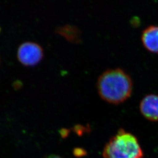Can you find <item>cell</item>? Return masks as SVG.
<instances>
[{"mask_svg":"<svg viewBox=\"0 0 158 158\" xmlns=\"http://www.w3.org/2000/svg\"><path fill=\"white\" fill-rule=\"evenodd\" d=\"M18 58L25 66H34L41 60L43 57L42 47L35 42H26L18 48Z\"/></svg>","mask_w":158,"mask_h":158,"instance_id":"3957f363","label":"cell"},{"mask_svg":"<svg viewBox=\"0 0 158 158\" xmlns=\"http://www.w3.org/2000/svg\"><path fill=\"white\" fill-rule=\"evenodd\" d=\"M76 152H75V153H76V155L77 156H81L85 155V151H82L81 149H76Z\"/></svg>","mask_w":158,"mask_h":158,"instance_id":"8992f818","label":"cell"},{"mask_svg":"<svg viewBox=\"0 0 158 158\" xmlns=\"http://www.w3.org/2000/svg\"><path fill=\"white\" fill-rule=\"evenodd\" d=\"M141 113L150 121H158V94L146 95L139 105Z\"/></svg>","mask_w":158,"mask_h":158,"instance_id":"277c9868","label":"cell"},{"mask_svg":"<svg viewBox=\"0 0 158 158\" xmlns=\"http://www.w3.org/2000/svg\"><path fill=\"white\" fill-rule=\"evenodd\" d=\"M141 39L147 50L158 54V26H149L145 29L142 32Z\"/></svg>","mask_w":158,"mask_h":158,"instance_id":"5b68a950","label":"cell"},{"mask_svg":"<svg viewBox=\"0 0 158 158\" xmlns=\"http://www.w3.org/2000/svg\"><path fill=\"white\" fill-rule=\"evenodd\" d=\"M47 158H61L60 157L57 156H51Z\"/></svg>","mask_w":158,"mask_h":158,"instance_id":"52a82bcc","label":"cell"},{"mask_svg":"<svg viewBox=\"0 0 158 158\" xmlns=\"http://www.w3.org/2000/svg\"><path fill=\"white\" fill-rule=\"evenodd\" d=\"M97 87L99 95L103 100L110 104L119 105L131 97L133 81L123 69H109L99 77Z\"/></svg>","mask_w":158,"mask_h":158,"instance_id":"6da1fadb","label":"cell"},{"mask_svg":"<svg viewBox=\"0 0 158 158\" xmlns=\"http://www.w3.org/2000/svg\"><path fill=\"white\" fill-rule=\"evenodd\" d=\"M104 158H143V152L137 138L120 129L112 137L103 149Z\"/></svg>","mask_w":158,"mask_h":158,"instance_id":"7a4b0ae2","label":"cell"}]
</instances>
